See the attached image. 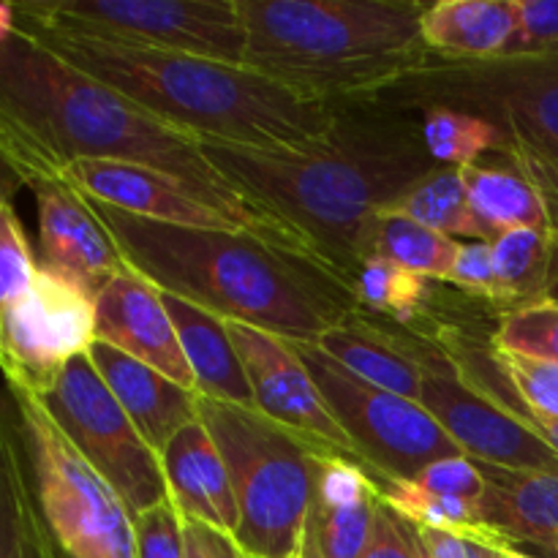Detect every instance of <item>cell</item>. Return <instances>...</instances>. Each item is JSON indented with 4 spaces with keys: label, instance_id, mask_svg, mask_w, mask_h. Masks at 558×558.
Wrapping results in <instances>:
<instances>
[{
    "label": "cell",
    "instance_id": "obj_1",
    "mask_svg": "<svg viewBox=\"0 0 558 558\" xmlns=\"http://www.w3.org/2000/svg\"><path fill=\"white\" fill-rule=\"evenodd\" d=\"M0 147L5 180L16 178L20 185L63 178L76 158L153 169L221 210L243 232L308 256L213 167L199 136L90 80L20 27L0 36Z\"/></svg>",
    "mask_w": 558,
    "mask_h": 558
},
{
    "label": "cell",
    "instance_id": "obj_25",
    "mask_svg": "<svg viewBox=\"0 0 558 558\" xmlns=\"http://www.w3.org/2000/svg\"><path fill=\"white\" fill-rule=\"evenodd\" d=\"M20 414L9 396L3 425V490H0V558H65L54 543L38 499L25 480Z\"/></svg>",
    "mask_w": 558,
    "mask_h": 558
},
{
    "label": "cell",
    "instance_id": "obj_18",
    "mask_svg": "<svg viewBox=\"0 0 558 558\" xmlns=\"http://www.w3.org/2000/svg\"><path fill=\"white\" fill-rule=\"evenodd\" d=\"M65 180L85 196L145 221L243 232L221 210L196 199L183 185L153 169L123 161H101V158H76L65 167Z\"/></svg>",
    "mask_w": 558,
    "mask_h": 558
},
{
    "label": "cell",
    "instance_id": "obj_7",
    "mask_svg": "<svg viewBox=\"0 0 558 558\" xmlns=\"http://www.w3.org/2000/svg\"><path fill=\"white\" fill-rule=\"evenodd\" d=\"M199 420L229 469L240 526L234 539L248 558H300L316 488V469L330 445L283 428L259 409L199 396Z\"/></svg>",
    "mask_w": 558,
    "mask_h": 558
},
{
    "label": "cell",
    "instance_id": "obj_44",
    "mask_svg": "<svg viewBox=\"0 0 558 558\" xmlns=\"http://www.w3.org/2000/svg\"><path fill=\"white\" fill-rule=\"evenodd\" d=\"M501 550V558H534V556H526L521 554V550H512V548H499Z\"/></svg>",
    "mask_w": 558,
    "mask_h": 558
},
{
    "label": "cell",
    "instance_id": "obj_33",
    "mask_svg": "<svg viewBox=\"0 0 558 558\" xmlns=\"http://www.w3.org/2000/svg\"><path fill=\"white\" fill-rule=\"evenodd\" d=\"M494 347L558 365V303L529 305L501 316L494 332Z\"/></svg>",
    "mask_w": 558,
    "mask_h": 558
},
{
    "label": "cell",
    "instance_id": "obj_29",
    "mask_svg": "<svg viewBox=\"0 0 558 558\" xmlns=\"http://www.w3.org/2000/svg\"><path fill=\"white\" fill-rule=\"evenodd\" d=\"M390 213L407 216L445 238H466L472 243H494L488 229L477 221L469 199L466 174L458 167H441L420 185H414Z\"/></svg>",
    "mask_w": 558,
    "mask_h": 558
},
{
    "label": "cell",
    "instance_id": "obj_37",
    "mask_svg": "<svg viewBox=\"0 0 558 558\" xmlns=\"http://www.w3.org/2000/svg\"><path fill=\"white\" fill-rule=\"evenodd\" d=\"M136 558H185L183 518L172 501L134 518Z\"/></svg>",
    "mask_w": 558,
    "mask_h": 558
},
{
    "label": "cell",
    "instance_id": "obj_45",
    "mask_svg": "<svg viewBox=\"0 0 558 558\" xmlns=\"http://www.w3.org/2000/svg\"><path fill=\"white\" fill-rule=\"evenodd\" d=\"M496 558H501V550H499V554H496Z\"/></svg>",
    "mask_w": 558,
    "mask_h": 558
},
{
    "label": "cell",
    "instance_id": "obj_20",
    "mask_svg": "<svg viewBox=\"0 0 558 558\" xmlns=\"http://www.w3.org/2000/svg\"><path fill=\"white\" fill-rule=\"evenodd\" d=\"M98 376L129 414L142 439L161 456L174 434L199 420V392L185 390L161 371L129 357L109 343L96 341L87 352Z\"/></svg>",
    "mask_w": 558,
    "mask_h": 558
},
{
    "label": "cell",
    "instance_id": "obj_9",
    "mask_svg": "<svg viewBox=\"0 0 558 558\" xmlns=\"http://www.w3.org/2000/svg\"><path fill=\"white\" fill-rule=\"evenodd\" d=\"M14 5L80 36L245 65L248 33L240 0H22Z\"/></svg>",
    "mask_w": 558,
    "mask_h": 558
},
{
    "label": "cell",
    "instance_id": "obj_15",
    "mask_svg": "<svg viewBox=\"0 0 558 558\" xmlns=\"http://www.w3.org/2000/svg\"><path fill=\"white\" fill-rule=\"evenodd\" d=\"M27 189L36 194L44 270L65 278L90 298H98L114 276L129 270L85 194L76 191L65 174L36 180Z\"/></svg>",
    "mask_w": 558,
    "mask_h": 558
},
{
    "label": "cell",
    "instance_id": "obj_38",
    "mask_svg": "<svg viewBox=\"0 0 558 558\" xmlns=\"http://www.w3.org/2000/svg\"><path fill=\"white\" fill-rule=\"evenodd\" d=\"M414 483L423 485L430 494L469 501V505L474 507H477V501L483 499L485 494L483 469H480V463L472 461L469 456H456L430 463L428 469H423V472L414 477Z\"/></svg>",
    "mask_w": 558,
    "mask_h": 558
},
{
    "label": "cell",
    "instance_id": "obj_3",
    "mask_svg": "<svg viewBox=\"0 0 558 558\" xmlns=\"http://www.w3.org/2000/svg\"><path fill=\"white\" fill-rule=\"evenodd\" d=\"M85 199L131 270L221 319L316 347L332 327L363 314L341 278L298 251L238 229L145 221Z\"/></svg>",
    "mask_w": 558,
    "mask_h": 558
},
{
    "label": "cell",
    "instance_id": "obj_34",
    "mask_svg": "<svg viewBox=\"0 0 558 558\" xmlns=\"http://www.w3.org/2000/svg\"><path fill=\"white\" fill-rule=\"evenodd\" d=\"M41 265L33 259L25 227L11 202V191H3L0 207V308L20 303L38 281Z\"/></svg>",
    "mask_w": 558,
    "mask_h": 558
},
{
    "label": "cell",
    "instance_id": "obj_8",
    "mask_svg": "<svg viewBox=\"0 0 558 558\" xmlns=\"http://www.w3.org/2000/svg\"><path fill=\"white\" fill-rule=\"evenodd\" d=\"M38 507L65 558H136L134 515L80 456L38 396L9 387Z\"/></svg>",
    "mask_w": 558,
    "mask_h": 558
},
{
    "label": "cell",
    "instance_id": "obj_19",
    "mask_svg": "<svg viewBox=\"0 0 558 558\" xmlns=\"http://www.w3.org/2000/svg\"><path fill=\"white\" fill-rule=\"evenodd\" d=\"M480 469L485 494L474 510L490 545L558 558V472H510L488 463Z\"/></svg>",
    "mask_w": 558,
    "mask_h": 558
},
{
    "label": "cell",
    "instance_id": "obj_2",
    "mask_svg": "<svg viewBox=\"0 0 558 558\" xmlns=\"http://www.w3.org/2000/svg\"><path fill=\"white\" fill-rule=\"evenodd\" d=\"M199 142L251 205L349 289L363 267L371 223L441 169L425 147L423 112L376 98L341 101L330 134L305 150Z\"/></svg>",
    "mask_w": 558,
    "mask_h": 558
},
{
    "label": "cell",
    "instance_id": "obj_23",
    "mask_svg": "<svg viewBox=\"0 0 558 558\" xmlns=\"http://www.w3.org/2000/svg\"><path fill=\"white\" fill-rule=\"evenodd\" d=\"M163 303H167L169 316L174 322L185 360L194 371L199 396L234 403V407L256 409L254 390H251L243 360H240L232 336H229L227 319L167 292H163Z\"/></svg>",
    "mask_w": 558,
    "mask_h": 558
},
{
    "label": "cell",
    "instance_id": "obj_13",
    "mask_svg": "<svg viewBox=\"0 0 558 558\" xmlns=\"http://www.w3.org/2000/svg\"><path fill=\"white\" fill-rule=\"evenodd\" d=\"M420 403L463 456L510 472H558V452L488 396L461 379L439 347L423 376Z\"/></svg>",
    "mask_w": 558,
    "mask_h": 558
},
{
    "label": "cell",
    "instance_id": "obj_4",
    "mask_svg": "<svg viewBox=\"0 0 558 558\" xmlns=\"http://www.w3.org/2000/svg\"><path fill=\"white\" fill-rule=\"evenodd\" d=\"M14 27L90 80L199 140L256 150H305L330 134L341 107V101L289 90L248 65L80 36L22 14L16 5Z\"/></svg>",
    "mask_w": 558,
    "mask_h": 558
},
{
    "label": "cell",
    "instance_id": "obj_14",
    "mask_svg": "<svg viewBox=\"0 0 558 558\" xmlns=\"http://www.w3.org/2000/svg\"><path fill=\"white\" fill-rule=\"evenodd\" d=\"M227 327L248 374L256 409L283 428L325 441L357 461L352 441L338 425L294 343L243 322H227Z\"/></svg>",
    "mask_w": 558,
    "mask_h": 558
},
{
    "label": "cell",
    "instance_id": "obj_43",
    "mask_svg": "<svg viewBox=\"0 0 558 558\" xmlns=\"http://www.w3.org/2000/svg\"><path fill=\"white\" fill-rule=\"evenodd\" d=\"M403 518V515H401ZM403 521H407V518H403ZM407 532H409V543H412V554H414V558H434L428 554V550H425V545H423V539H420V534H417V526H414L412 521H407Z\"/></svg>",
    "mask_w": 558,
    "mask_h": 558
},
{
    "label": "cell",
    "instance_id": "obj_10",
    "mask_svg": "<svg viewBox=\"0 0 558 558\" xmlns=\"http://www.w3.org/2000/svg\"><path fill=\"white\" fill-rule=\"evenodd\" d=\"M294 349L352 441L357 463L374 480H414L430 463L463 456L420 401L357 379L319 347Z\"/></svg>",
    "mask_w": 558,
    "mask_h": 558
},
{
    "label": "cell",
    "instance_id": "obj_31",
    "mask_svg": "<svg viewBox=\"0 0 558 558\" xmlns=\"http://www.w3.org/2000/svg\"><path fill=\"white\" fill-rule=\"evenodd\" d=\"M425 147L441 167H474L485 153H505V136L483 118L434 107L423 112Z\"/></svg>",
    "mask_w": 558,
    "mask_h": 558
},
{
    "label": "cell",
    "instance_id": "obj_12",
    "mask_svg": "<svg viewBox=\"0 0 558 558\" xmlns=\"http://www.w3.org/2000/svg\"><path fill=\"white\" fill-rule=\"evenodd\" d=\"M96 343V298L44 270L20 303L0 308V354L9 387L44 396L65 365Z\"/></svg>",
    "mask_w": 558,
    "mask_h": 558
},
{
    "label": "cell",
    "instance_id": "obj_22",
    "mask_svg": "<svg viewBox=\"0 0 558 558\" xmlns=\"http://www.w3.org/2000/svg\"><path fill=\"white\" fill-rule=\"evenodd\" d=\"M316 347L357 379L412 401H420L425 368L436 354V347L425 338L387 332L371 325L365 314L332 327Z\"/></svg>",
    "mask_w": 558,
    "mask_h": 558
},
{
    "label": "cell",
    "instance_id": "obj_6",
    "mask_svg": "<svg viewBox=\"0 0 558 558\" xmlns=\"http://www.w3.org/2000/svg\"><path fill=\"white\" fill-rule=\"evenodd\" d=\"M398 109L445 107L483 118L505 136L501 158L543 196L558 232V52L445 58L374 96Z\"/></svg>",
    "mask_w": 558,
    "mask_h": 558
},
{
    "label": "cell",
    "instance_id": "obj_35",
    "mask_svg": "<svg viewBox=\"0 0 558 558\" xmlns=\"http://www.w3.org/2000/svg\"><path fill=\"white\" fill-rule=\"evenodd\" d=\"M496 363L505 371L510 385L515 387L518 398L529 412L539 417L558 420V365L543 363V360L521 357L496 349Z\"/></svg>",
    "mask_w": 558,
    "mask_h": 558
},
{
    "label": "cell",
    "instance_id": "obj_21",
    "mask_svg": "<svg viewBox=\"0 0 558 558\" xmlns=\"http://www.w3.org/2000/svg\"><path fill=\"white\" fill-rule=\"evenodd\" d=\"M169 501L185 521H202L238 534L240 510L229 469L202 420L185 425L161 452Z\"/></svg>",
    "mask_w": 558,
    "mask_h": 558
},
{
    "label": "cell",
    "instance_id": "obj_26",
    "mask_svg": "<svg viewBox=\"0 0 558 558\" xmlns=\"http://www.w3.org/2000/svg\"><path fill=\"white\" fill-rule=\"evenodd\" d=\"M501 316L529 305L558 303V232L512 229L490 243Z\"/></svg>",
    "mask_w": 558,
    "mask_h": 558
},
{
    "label": "cell",
    "instance_id": "obj_17",
    "mask_svg": "<svg viewBox=\"0 0 558 558\" xmlns=\"http://www.w3.org/2000/svg\"><path fill=\"white\" fill-rule=\"evenodd\" d=\"M381 494L354 458L325 450L303 529L300 558H360L371 539Z\"/></svg>",
    "mask_w": 558,
    "mask_h": 558
},
{
    "label": "cell",
    "instance_id": "obj_42",
    "mask_svg": "<svg viewBox=\"0 0 558 558\" xmlns=\"http://www.w3.org/2000/svg\"><path fill=\"white\" fill-rule=\"evenodd\" d=\"M414 526H417V523H414ZM417 534L420 539H423L425 550L434 558H496V554H499V548L488 545L485 539L445 532V529L417 526Z\"/></svg>",
    "mask_w": 558,
    "mask_h": 558
},
{
    "label": "cell",
    "instance_id": "obj_40",
    "mask_svg": "<svg viewBox=\"0 0 558 558\" xmlns=\"http://www.w3.org/2000/svg\"><path fill=\"white\" fill-rule=\"evenodd\" d=\"M360 558H414L412 543H409L407 521H403L385 499H381L379 510H376L371 539Z\"/></svg>",
    "mask_w": 558,
    "mask_h": 558
},
{
    "label": "cell",
    "instance_id": "obj_27",
    "mask_svg": "<svg viewBox=\"0 0 558 558\" xmlns=\"http://www.w3.org/2000/svg\"><path fill=\"white\" fill-rule=\"evenodd\" d=\"M463 174H466L474 216L494 240L512 229L556 232L539 191L518 169L474 163V167L463 169Z\"/></svg>",
    "mask_w": 558,
    "mask_h": 558
},
{
    "label": "cell",
    "instance_id": "obj_16",
    "mask_svg": "<svg viewBox=\"0 0 558 558\" xmlns=\"http://www.w3.org/2000/svg\"><path fill=\"white\" fill-rule=\"evenodd\" d=\"M96 341L109 343L129 357L161 371L185 390L199 392L163 303V292L131 267L98 292Z\"/></svg>",
    "mask_w": 558,
    "mask_h": 558
},
{
    "label": "cell",
    "instance_id": "obj_24",
    "mask_svg": "<svg viewBox=\"0 0 558 558\" xmlns=\"http://www.w3.org/2000/svg\"><path fill=\"white\" fill-rule=\"evenodd\" d=\"M518 27L515 0H439L423 14V41L445 58H499Z\"/></svg>",
    "mask_w": 558,
    "mask_h": 558
},
{
    "label": "cell",
    "instance_id": "obj_5",
    "mask_svg": "<svg viewBox=\"0 0 558 558\" xmlns=\"http://www.w3.org/2000/svg\"><path fill=\"white\" fill-rule=\"evenodd\" d=\"M417 0H240L245 65L322 101L374 98L430 58Z\"/></svg>",
    "mask_w": 558,
    "mask_h": 558
},
{
    "label": "cell",
    "instance_id": "obj_41",
    "mask_svg": "<svg viewBox=\"0 0 558 558\" xmlns=\"http://www.w3.org/2000/svg\"><path fill=\"white\" fill-rule=\"evenodd\" d=\"M185 558H248L232 534L202 521H185L183 518Z\"/></svg>",
    "mask_w": 558,
    "mask_h": 558
},
{
    "label": "cell",
    "instance_id": "obj_36",
    "mask_svg": "<svg viewBox=\"0 0 558 558\" xmlns=\"http://www.w3.org/2000/svg\"><path fill=\"white\" fill-rule=\"evenodd\" d=\"M518 27L505 54L558 52V0H515Z\"/></svg>",
    "mask_w": 558,
    "mask_h": 558
},
{
    "label": "cell",
    "instance_id": "obj_32",
    "mask_svg": "<svg viewBox=\"0 0 558 558\" xmlns=\"http://www.w3.org/2000/svg\"><path fill=\"white\" fill-rule=\"evenodd\" d=\"M376 488H379L381 499L403 515L407 521L417 523V526L428 529H445V532L466 534V537L485 539L490 545V539L485 537L483 526L477 521V510L474 505L461 499H450V496H439L425 490L423 485H417L414 480H374Z\"/></svg>",
    "mask_w": 558,
    "mask_h": 558
},
{
    "label": "cell",
    "instance_id": "obj_28",
    "mask_svg": "<svg viewBox=\"0 0 558 558\" xmlns=\"http://www.w3.org/2000/svg\"><path fill=\"white\" fill-rule=\"evenodd\" d=\"M461 243L398 213H381L368 229L363 262L385 259L409 272L447 283Z\"/></svg>",
    "mask_w": 558,
    "mask_h": 558
},
{
    "label": "cell",
    "instance_id": "obj_39",
    "mask_svg": "<svg viewBox=\"0 0 558 558\" xmlns=\"http://www.w3.org/2000/svg\"><path fill=\"white\" fill-rule=\"evenodd\" d=\"M456 289L469 294L472 300H485L494 305L496 300V272H494V248L490 243H461L458 259L452 265L450 278Z\"/></svg>",
    "mask_w": 558,
    "mask_h": 558
},
{
    "label": "cell",
    "instance_id": "obj_30",
    "mask_svg": "<svg viewBox=\"0 0 558 558\" xmlns=\"http://www.w3.org/2000/svg\"><path fill=\"white\" fill-rule=\"evenodd\" d=\"M430 278L409 272L403 267L385 259H368L357 270L352 292L363 314H381L396 319L401 327H409L417 336L423 322L430 319L428 292Z\"/></svg>",
    "mask_w": 558,
    "mask_h": 558
},
{
    "label": "cell",
    "instance_id": "obj_11",
    "mask_svg": "<svg viewBox=\"0 0 558 558\" xmlns=\"http://www.w3.org/2000/svg\"><path fill=\"white\" fill-rule=\"evenodd\" d=\"M38 401L80 456L112 485L131 515L169 501L161 456L142 439L87 354L71 360Z\"/></svg>",
    "mask_w": 558,
    "mask_h": 558
}]
</instances>
